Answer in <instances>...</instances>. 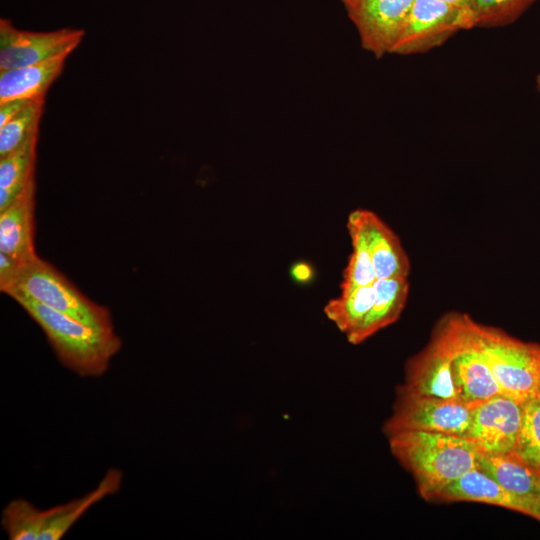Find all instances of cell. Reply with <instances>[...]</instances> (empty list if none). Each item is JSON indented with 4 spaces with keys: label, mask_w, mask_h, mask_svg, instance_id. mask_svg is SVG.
Instances as JSON below:
<instances>
[{
    "label": "cell",
    "mask_w": 540,
    "mask_h": 540,
    "mask_svg": "<svg viewBox=\"0 0 540 540\" xmlns=\"http://www.w3.org/2000/svg\"><path fill=\"white\" fill-rule=\"evenodd\" d=\"M66 58L0 70V102L45 97L61 74Z\"/></svg>",
    "instance_id": "18"
},
{
    "label": "cell",
    "mask_w": 540,
    "mask_h": 540,
    "mask_svg": "<svg viewBox=\"0 0 540 540\" xmlns=\"http://www.w3.org/2000/svg\"><path fill=\"white\" fill-rule=\"evenodd\" d=\"M536 83H537V88H538V91L540 93V74L537 76L536 78Z\"/></svg>",
    "instance_id": "29"
},
{
    "label": "cell",
    "mask_w": 540,
    "mask_h": 540,
    "mask_svg": "<svg viewBox=\"0 0 540 540\" xmlns=\"http://www.w3.org/2000/svg\"><path fill=\"white\" fill-rule=\"evenodd\" d=\"M474 28L472 14L440 0H415L402 32L390 53H425L460 30Z\"/></svg>",
    "instance_id": "7"
},
{
    "label": "cell",
    "mask_w": 540,
    "mask_h": 540,
    "mask_svg": "<svg viewBox=\"0 0 540 540\" xmlns=\"http://www.w3.org/2000/svg\"><path fill=\"white\" fill-rule=\"evenodd\" d=\"M538 0H471L474 27H502L512 24Z\"/></svg>",
    "instance_id": "23"
},
{
    "label": "cell",
    "mask_w": 540,
    "mask_h": 540,
    "mask_svg": "<svg viewBox=\"0 0 540 540\" xmlns=\"http://www.w3.org/2000/svg\"><path fill=\"white\" fill-rule=\"evenodd\" d=\"M366 51L376 58L390 53L415 0H341Z\"/></svg>",
    "instance_id": "9"
},
{
    "label": "cell",
    "mask_w": 540,
    "mask_h": 540,
    "mask_svg": "<svg viewBox=\"0 0 540 540\" xmlns=\"http://www.w3.org/2000/svg\"><path fill=\"white\" fill-rule=\"evenodd\" d=\"M374 299V284L341 289L339 296L325 305L324 313L349 341L372 308Z\"/></svg>",
    "instance_id": "20"
},
{
    "label": "cell",
    "mask_w": 540,
    "mask_h": 540,
    "mask_svg": "<svg viewBox=\"0 0 540 540\" xmlns=\"http://www.w3.org/2000/svg\"><path fill=\"white\" fill-rule=\"evenodd\" d=\"M123 473L110 468L99 484L85 495L66 503L41 510L36 514L37 540H60L96 503L119 492Z\"/></svg>",
    "instance_id": "12"
},
{
    "label": "cell",
    "mask_w": 540,
    "mask_h": 540,
    "mask_svg": "<svg viewBox=\"0 0 540 540\" xmlns=\"http://www.w3.org/2000/svg\"><path fill=\"white\" fill-rule=\"evenodd\" d=\"M538 474H539V480H540V471L538 472Z\"/></svg>",
    "instance_id": "30"
},
{
    "label": "cell",
    "mask_w": 540,
    "mask_h": 540,
    "mask_svg": "<svg viewBox=\"0 0 540 540\" xmlns=\"http://www.w3.org/2000/svg\"><path fill=\"white\" fill-rule=\"evenodd\" d=\"M291 274L296 281L305 283L312 278L313 270L309 264L298 262L292 266Z\"/></svg>",
    "instance_id": "27"
},
{
    "label": "cell",
    "mask_w": 540,
    "mask_h": 540,
    "mask_svg": "<svg viewBox=\"0 0 540 540\" xmlns=\"http://www.w3.org/2000/svg\"><path fill=\"white\" fill-rule=\"evenodd\" d=\"M466 322L504 395L524 404L540 394L539 343L519 340L468 314Z\"/></svg>",
    "instance_id": "3"
},
{
    "label": "cell",
    "mask_w": 540,
    "mask_h": 540,
    "mask_svg": "<svg viewBox=\"0 0 540 540\" xmlns=\"http://www.w3.org/2000/svg\"><path fill=\"white\" fill-rule=\"evenodd\" d=\"M396 394L393 412L383 426L386 435L425 431L464 437L480 404L419 395L400 386Z\"/></svg>",
    "instance_id": "5"
},
{
    "label": "cell",
    "mask_w": 540,
    "mask_h": 540,
    "mask_svg": "<svg viewBox=\"0 0 540 540\" xmlns=\"http://www.w3.org/2000/svg\"><path fill=\"white\" fill-rule=\"evenodd\" d=\"M479 469L506 490L534 506L540 521L539 474L514 451L480 453Z\"/></svg>",
    "instance_id": "15"
},
{
    "label": "cell",
    "mask_w": 540,
    "mask_h": 540,
    "mask_svg": "<svg viewBox=\"0 0 540 540\" xmlns=\"http://www.w3.org/2000/svg\"><path fill=\"white\" fill-rule=\"evenodd\" d=\"M84 30L65 27L35 32L16 28L0 20V70L67 58L84 37Z\"/></svg>",
    "instance_id": "8"
},
{
    "label": "cell",
    "mask_w": 540,
    "mask_h": 540,
    "mask_svg": "<svg viewBox=\"0 0 540 540\" xmlns=\"http://www.w3.org/2000/svg\"><path fill=\"white\" fill-rule=\"evenodd\" d=\"M21 263L0 252V290L7 293L13 286Z\"/></svg>",
    "instance_id": "25"
},
{
    "label": "cell",
    "mask_w": 540,
    "mask_h": 540,
    "mask_svg": "<svg viewBox=\"0 0 540 540\" xmlns=\"http://www.w3.org/2000/svg\"><path fill=\"white\" fill-rule=\"evenodd\" d=\"M10 297L39 325L61 364L80 377L105 374L122 347L114 330L96 329L20 293Z\"/></svg>",
    "instance_id": "2"
},
{
    "label": "cell",
    "mask_w": 540,
    "mask_h": 540,
    "mask_svg": "<svg viewBox=\"0 0 540 540\" xmlns=\"http://www.w3.org/2000/svg\"><path fill=\"white\" fill-rule=\"evenodd\" d=\"M430 501H471L511 509L538 520V512L527 501L506 490L480 469L470 470L438 491Z\"/></svg>",
    "instance_id": "14"
},
{
    "label": "cell",
    "mask_w": 540,
    "mask_h": 540,
    "mask_svg": "<svg viewBox=\"0 0 540 540\" xmlns=\"http://www.w3.org/2000/svg\"><path fill=\"white\" fill-rule=\"evenodd\" d=\"M523 404L506 395L480 403L464 436L479 453L514 451L521 427Z\"/></svg>",
    "instance_id": "11"
},
{
    "label": "cell",
    "mask_w": 540,
    "mask_h": 540,
    "mask_svg": "<svg viewBox=\"0 0 540 540\" xmlns=\"http://www.w3.org/2000/svg\"><path fill=\"white\" fill-rule=\"evenodd\" d=\"M386 436L392 454L413 475L420 495L428 501L468 471L479 469L480 453L465 437L425 431Z\"/></svg>",
    "instance_id": "1"
},
{
    "label": "cell",
    "mask_w": 540,
    "mask_h": 540,
    "mask_svg": "<svg viewBox=\"0 0 540 540\" xmlns=\"http://www.w3.org/2000/svg\"><path fill=\"white\" fill-rule=\"evenodd\" d=\"M14 293L26 295L96 329L114 330L107 307L87 298L53 265L38 256L21 263L6 295Z\"/></svg>",
    "instance_id": "4"
},
{
    "label": "cell",
    "mask_w": 540,
    "mask_h": 540,
    "mask_svg": "<svg viewBox=\"0 0 540 540\" xmlns=\"http://www.w3.org/2000/svg\"><path fill=\"white\" fill-rule=\"evenodd\" d=\"M31 99H13L0 102V128L18 114Z\"/></svg>",
    "instance_id": "26"
},
{
    "label": "cell",
    "mask_w": 540,
    "mask_h": 540,
    "mask_svg": "<svg viewBox=\"0 0 540 540\" xmlns=\"http://www.w3.org/2000/svg\"><path fill=\"white\" fill-rule=\"evenodd\" d=\"M514 452L537 472L540 471V394L523 404Z\"/></svg>",
    "instance_id": "24"
},
{
    "label": "cell",
    "mask_w": 540,
    "mask_h": 540,
    "mask_svg": "<svg viewBox=\"0 0 540 540\" xmlns=\"http://www.w3.org/2000/svg\"><path fill=\"white\" fill-rule=\"evenodd\" d=\"M347 229L351 238L352 253L343 271L341 289L372 285L377 280L368 246L362 209L348 215Z\"/></svg>",
    "instance_id": "21"
},
{
    "label": "cell",
    "mask_w": 540,
    "mask_h": 540,
    "mask_svg": "<svg viewBox=\"0 0 540 540\" xmlns=\"http://www.w3.org/2000/svg\"><path fill=\"white\" fill-rule=\"evenodd\" d=\"M35 178L0 211V252L20 263L37 257L35 233Z\"/></svg>",
    "instance_id": "13"
},
{
    "label": "cell",
    "mask_w": 540,
    "mask_h": 540,
    "mask_svg": "<svg viewBox=\"0 0 540 540\" xmlns=\"http://www.w3.org/2000/svg\"><path fill=\"white\" fill-rule=\"evenodd\" d=\"M440 1H443L454 7L466 10L472 14L471 9H470L471 0H440Z\"/></svg>",
    "instance_id": "28"
},
{
    "label": "cell",
    "mask_w": 540,
    "mask_h": 540,
    "mask_svg": "<svg viewBox=\"0 0 540 540\" xmlns=\"http://www.w3.org/2000/svg\"><path fill=\"white\" fill-rule=\"evenodd\" d=\"M362 214L376 278H408L410 260L399 237L374 212L362 209Z\"/></svg>",
    "instance_id": "16"
},
{
    "label": "cell",
    "mask_w": 540,
    "mask_h": 540,
    "mask_svg": "<svg viewBox=\"0 0 540 540\" xmlns=\"http://www.w3.org/2000/svg\"><path fill=\"white\" fill-rule=\"evenodd\" d=\"M435 327L443 333L452 349L462 401L481 403L494 396L504 395L467 325L466 313H446Z\"/></svg>",
    "instance_id": "6"
},
{
    "label": "cell",
    "mask_w": 540,
    "mask_h": 540,
    "mask_svg": "<svg viewBox=\"0 0 540 540\" xmlns=\"http://www.w3.org/2000/svg\"><path fill=\"white\" fill-rule=\"evenodd\" d=\"M400 387L419 395L461 400L452 349L437 327L426 347L408 361Z\"/></svg>",
    "instance_id": "10"
},
{
    "label": "cell",
    "mask_w": 540,
    "mask_h": 540,
    "mask_svg": "<svg viewBox=\"0 0 540 540\" xmlns=\"http://www.w3.org/2000/svg\"><path fill=\"white\" fill-rule=\"evenodd\" d=\"M38 133L0 158V211L35 178Z\"/></svg>",
    "instance_id": "19"
},
{
    "label": "cell",
    "mask_w": 540,
    "mask_h": 540,
    "mask_svg": "<svg viewBox=\"0 0 540 540\" xmlns=\"http://www.w3.org/2000/svg\"><path fill=\"white\" fill-rule=\"evenodd\" d=\"M45 97L31 99L23 109L0 128V158L38 133Z\"/></svg>",
    "instance_id": "22"
},
{
    "label": "cell",
    "mask_w": 540,
    "mask_h": 540,
    "mask_svg": "<svg viewBox=\"0 0 540 540\" xmlns=\"http://www.w3.org/2000/svg\"><path fill=\"white\" fill-rule=\"evenodd\" d=\"M375 299L363 323L348 341L357 345L378 331L393 324L400 317L409 295L408 278L377 279L374 282Z\"/></svg>",
    "instance_id": "17"
}]
</instances>
